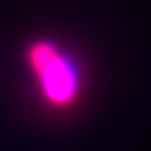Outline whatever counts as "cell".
Instances as JSON below:
<instances>
[{"mask_svg": "<svg viewBox=\"0 0 151 151\" xmlns=\"http://www.w3.org/2000/svg\"><path fill=\"white\" fill-rule=\"evenodd\" d=\"M24 67L37 101L54 114H69L84 104L88 67L84 58L56 37H35L24 45Z\"/></svg>", "mask_w": 151, "mask_h": 151, "instance_id": "obj_1", "label": "cell"}]
</instances>
